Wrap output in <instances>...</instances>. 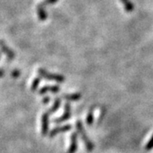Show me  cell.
I'll use <instances>...</instances> for the list:
<instances>
[{
	"label": "cell",
	"mask_w": 153,
	"mask_h": 153,
	"mask_svg": "<svg viewBox=\"0 0 153 153\" xmlns=\"http://www.w3.org/2000/svg\"><path fill=\"white\" fill-rule=\"evenodd\" d=\"M76 128L77 133L80 134V136L82 138V141L85 145V147H86V150L88 152H92L94 150V146L93 142L90 140L89 137L88 136L87 134H86V131L84 129V127L82 125V123L80 120H77L76 122Z\"/></svg>",
	"instance_id": "1"
},
{
	"label": "cell",
	"mask_w": 153,
	"mask_h": 153,
	"mask_svg": "<svg viewBox=\"0 0 153 153\" xmlns=\"http://www.w3.org/2000/svg\"><path fill=\"white\" fill-rule=\"evenodd\" d=\"M38 73L39 76L42 78L49 80V81H55L56 82H63L65 81V76L60 75V74H55V73H50L48 71L44 70L43 68H39L38 70Z\"/></svg>",
	"instance_id": "2"
},
{
	"label": "cell",
	"mask_w": 153,
	"mask_h": 153,
	"mask_svg": "<svg viewBox=\"0 0 153 153\" xmlns=\"http://www.w3.org/2000/svg\"><path fill=\"white\" fill-rule=\"evenodd\" d=\"M71 117V105L69 104L68 102H66L65 104V109H64V113L62 116H60L59 117H56L55 119L53 120L54 123H63V122H66V121L69 120Z\"/></svg>",
	"instance_id": "3"
},
{
	"label": "cell",
	"mask_w": 153,
	"mask_h": 153,
	"mask_svg": "<svg viewBox=\"0 0 153 153\" xmlns=\"http://www.w3.org/2000/svg\"><path fill=\"white\" fill-rule=\"evenodd\" d=\"M49 113L48 111L44 112L41 117V133L42 135L45 136L48 134L49 128Z\"/></svg>",
	"instance_id": "4"
},
{
	"label": "cell",
	"mask_w": 153,
	"mask_h": 153,
	"mask_svg": "<svg viewBox=\"0 0 153 153\" xmlns=\"http://www.w3.org/2000/svg\"><path fill=\"white\" fill-rule=\"evenodd\" d=\"M71 129V124H66V125L63 126H59V127H55L49 133V136L50 138H53V137L56 136L58 134L60 133H65V132L69 131Z\"/></svg>",
	"instance_id": "5"
},
{
	"label": "cell",
	"mask_w": 153,
	"mask_h": 153,
	"mask_svg": "<svg viewBox=\"0 0 153 153\" xmlns=\"http://www.w3.org/2000/svg\"><path fill=\"white\" fill-rule=\"evenodd\" d=\"M0 49L2 50V52L8 57L9 60H13L16 57V54L14 53V51L10 49L3 40H0Z\"/></svg>",
	"instance_id": "6"
},
{
	"label": "cell",
	"mask_w": 153,
	"mask_h": 153,
	"mask_svg": "<svg viewBox=\"0 0 153 153\" xmlns=\"http://www.w3.org/2000/svg\"><path fill=\"white\" fill-rule=\"evenodd\" d=\"M77 150V134L73 132L71 135V142L70 146L67 150V153H75Z\"/></svg>",
	"instance_id": "7"
},
{
	"label": "cell",
	"mask_w": 153,
	"mask_h": 153,
	"mask_svg": "<svg viewBox=\"0 0 153 153\" xmlns=\"http://www.w3.org/2000/svg\"><path fill=\"white\" fill-rule=\"evenodd\" d=\"M60 87L57 85H46V86L41 88L38 93H39V94H44L48 93V92L55 94L58 93L60 91Z\"/></svg>",
	"instance_id": "8"
},
{
	"label": "cell",
	"mask_w": 153,
	"mask_h": 153,
	"mask_svg": "<svg viewBox=\"0 0 153 153\" xmlns=\"http://www.w3.org/2000/svg\"><path fill=\"white\" fill-rule=\"evenodd\" d=\"M36 10H37V15H38V20L39 21H41V22H44L45 21L46 19H47V13H46V11L44 10V6H43L42 4H38L37 6V8H36Z\"/></svg>",
	"instance_id": "9"
},
{
	"label": "cell",
	"mask_w": 153,
	"mask_h": 153,
	"mask_svg": "<svg viewBox=\"0 0 153 153\" xmlns=\"http://www.w3.org/2000/svg\"><path fill=\"white\" fill-rule=\"evenodd\" d=\"M82 97V94L80 93H73V94H65L62 95L61 98L63 100H66L68 101H78Z\"/></svg>",
	"instance_id": "10"
},
{
	"label": "cell",
	"mask_w": 153,
	"mask_h": 153,
	"mask_svg": "<svg viewBox=\"0 0 153 153\" xmlns=\"http://www.w3.org/2000/svg\"><path fill=\"white\" fill-rule=\"evenodd\" d=\"M94 108L95 106L93 105L91 106L88 111L87 117H86V123H87L88 125H92L94 123Z\"/></svg>",
	"instance_id": "11"
},
{
	"label": "cell",
	"mask_w": 153,
	"mask_h": 153,
	"mask_svg": "<svg viewBox=\"0 0 153 153\" xmlns=\"http://www.w3.org/2000/svg\"><path fill=\"white\" fill-rule=\"evenodd\" d=\"M60 104H61V99L60 98H56L54 101V104L52 105V107L48 111L49 114H53L54 112L57 111L59 108H60Z\"/></svg>",
	"instance_id": "12"
},
{
	"label": "cell",
	"mask_w": 153,
	"mask_h": 153,
	"mask_svg": "<svg viewBox=\"0 0 153 153\" xmlns=\"http://www.w3.org/2000/svg\"><path fill=\"white\" fill-rule=\"evenodd\" d=\"M121 2H122V4H123V7H124L126 12H128V13H131V12L134 11V4H132V2L130 1V0H121Z\"/></svg>",
	"instance_id": "13"
},
{
	"label": "cell",
	"mask_w": 153,
	"mask_h": 153,
	"mask_svg": "<svg viewBox=\"0 0 153 153\" xmlns=\"http://www.w3.org/2000/svg\"><path fill=\"white\" fill-rule=\"evenodd\" d=\"M41 76H37V77H35L34 79H33V82H32V85H31V90L32 91H34V90H36L37 88L39 86V84H40V82H41Z\"/></svg>",
	"instance_id": "14"
},
{
	"label": "cell",
	"mask_w": 153,
	"mask_h": 153,
	"mask_svg": "<svg viewBox=\"0 0 153 153\" xmlns=\"http://www.w3.org/2000/svg\"><path fill=\"white\" fill-rule=\"evenodd\" d=\"M145 149H146V151H151V150H152L153 149V134L152 136L151 137V139L149 140V141L146 143Z\"/></svg>",
	"instance_id": "15"
},
{
	"label": "cell",
	"mask_w": 153,
	"mask_h": 153,
	"mask_svg": "<svg viewBox=\"0 0 153 153\" xmlns=\"http://www.w3.org/2000/svg\"><path fill=\"white\" fill-rule=\"evenodd\" d=\"M57 1H58V0H44L43 2L40 3V4H42L43 6L51 5V4H55Z\"/></svg>",
	"instance_id": "16"
},
{
	"label": "cell",
	"mask_w": 153,
	"mask_h": 153,
	"mask_svg": "<svg viewBox=\"0 0 153 153\" xmlns=\"http://www.w3.org/2000/svg\"><path fill=\"white\" fill-rule=\"evenodd\" d=\"M21 75V72H20V71L19 70H17V69H16V70H14V71H12V72H11V76H14L15 78H16V77H18V76Z\"/></svg>",
	"instance_id": "17"
},
{
	"label": "cell",
	"mask_w": 153,
	"mask_h": 153,
	"mask_svg": "<svg viewBox=\"0 0 153 153\" xmlns=\"http://www.w3.org/2000/svg\"><path fill=\"white\" fill-rule=\"evenodd\" d=\"M49 100H50V98H49V96H48V97L46 96V97H44V100H43V103H44V104H47V103H49Z\"/></svg>",
	"instance_id": "18"
},
{
	"label": "cell",
	"mask_w": 153,
	"mask_h": 153,
	"mask_svg": "<svg viewBox=\"0 0 153 153\" xmlns=\"http://www.w3.org/2000/svg\"><path fill=\"white\" fill-rule=\"evenodd\" d=\"M4 75V69L0 68V77H2Z\"/></svg>",
	"instance_id": "19"
}]
</instances>
